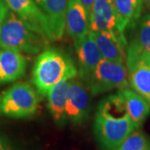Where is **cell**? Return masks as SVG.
I'll use <instances>...</instances> for the list:
<instances>
[{
    "label": "cell",
    "mask_w": 150,
    "mask_h": 150,
    "mask_svg": "<svg viewBox=\"0 0 150 150\" xmlns=\"http://www.w3.org/2000/svg\"><path fill=\"white\" fill-rule=\"evenodd\" d=\"M80 1L83 3V4L85 6L86 8L88 9V13H89V10H90V8H91L92 5L93 4V3H94L96 0H80Z\"/></svg>",
    "instance_id": "7402d4cb"
},
{
    "label": "cell",
    "mask_w": 150,
    "mask_h": 150,
    "mask_svg": "<svg viewBox=\"0 0 150 150\" xmlns=\"http://www.w3.org/2000/svg\"><path fill=\"white\" fill-rule=\"evenodd\" d=\"M5 2L8 8L32 29L48 38V19L35 0H5Z\"/></svg>",
    "instance_id": "ba28073f"
},
{
    "label": "cell",
    "mask_w": 150,
    "mask_h": 150,
    "mask_svg": "<svg viewBox=\"0 0 150 150\" xmlns=\"http://www.w3.org/2000/svg\"><path fill=\"white\" fill-rule=\"evenodd\" d=\"M38 93L27 83H17L7 89L1 98V111L13 118H27L38 109Z\"/></svg>",
    "instance_id": "277c9868"
},
{
    "label": "cell",
    "mask_w": 150,
    "mask_h": 150,
    "mask_svg": "<svg viewBox=\"0 0 150 150\" xmlns=\"http://www.w3.org/2000/svg\"><path fill=\"white\" fill-rule=\"evenodd\" d=\"M89 33L94 39L103 59L124 64L128 45L125 35L118 31L93 32L89 30Z\"/></svg>",
    "instance_id": "30bf717a"
},
{
    "label": "cell",
    "mask_w": 150,
    "mask_h": 150,
    "mask_svg": "<svg viewBox=\"0 0 150 150\" xmlns=\"http://www.w3.org/2000/svg\"><path fill=\"white\" fill-rule=\"evenodd\" d=\"M134 28H136L134 39L150 54V14L140 18Z\"/></svg>",
    "instance_id": "d6986e66"
},
{
    "label": "cell",
    "mask_w": 150,
    "mask_h": 150,
    "mask_svg": "<svg viewBox=\"0 0 150 150\" xmlns=\"http://www.w3.org/2000/svg\"><path fill=\"white\" fill-rule=\"evenodd\" d=\"M48 23L50 42L61 39L65 31V15L69 0H35Z\"/></svg>",
    "instance_id": "8fae6325"
},
{
    "label": "cell",
    "mask_w": 150,
    "mask_h": 150,
    "mask_svg": "<svg viewBox=\"0 0 150 150\" xmlns=\"http://www.w3.org/2000/svg\"><path fill=\"white\" fill-rule=\"evenodd\" d=\"M0 150H17L15 146L7 136L0 134Z\"/></svg>",
    "instance_id": "ffe728a7"
},
{
    "label": "cell",
    "mask_w": 150,
    "mask_h": 150,
    "mask_svg": "<svg viewBox=\"0 0 150 150\" xmlns=\"http://www.w3.org/2000/svg\"><path fill=\"white\" fill-rule=\"evenodd\" d=\"M126 65L130 85L150 105V54L134 38L127 45Z\"/></svg>",
    "instance_id": "5b68a950"
},
{
    "label": "cell",
    "mask_w": 150,
    "mask_h": 150,
    "mask_svg": "<svg viewBox=\"0 0 150 150\" xmlns=\"http://www.w3.org/2000/svg\"><path fill=\"white\" fill-rule=\"evenodd\" d=\"M91 93L83 81L72 79L67 94L66 117L73 124L86 121L91 111Z\"/></svg>",
    "instance_id": "52a82bcc"
},
{
    "label": "cell",
    "mask_w": 150,
    "mask_h": 150,
    "mask_svg": "<svg viewBox=\"0 0 150 150\" xmlns=\"http://www.w3.org/2000/svg\"><path fill=\"white\" fill-rule=\"evenodd\" d=\"M79 74L73 59L63 49L44 48L40 52L33 69L32 81L39 94L47 97L49 90L65 79H72Z\"/></svg>",
    "instance_id": "7a4b0ae2"
},
{
    "label": "cell",
    "mask_w": 150,
    "mask_h": 150,
    "mask_svg": "<svg viewBox=\"0 0 150 150\" xmlns=\"http://www.w3.org/2000/svg\"><path fill=\"white\" fill-rule=\"evenodd\" d=\"M85 85L92 95L129 88L128 70L123 63L102 59Z\"/></svg>",
    "instance_id": "8992f818"
},
{
    "label": "cell",
    "mask_w": 150,
    "mask_h": 150,
    "mask_svg": "<svg viewBox=\"0 0 150 150\" xmlns=\"http://www.w3.org/2000/svg\"><path fill=\"white\" fill-rule=\"evenodd\" d=\"M117 16L118 31L123 35L127 28H134L139 20L143 0H112Z\"/></svg>",
    "instance_id": "9a60e30c"
},
{
    "label": "cell",
    "mask_w": 150,
    "mask_h": 150,
    "mask_svg": "<svg viewBox=\"0 0 150 150\" xmlns=\"http://www.w3.org/2000/svg\"><path fill=\"white\" fill-rule=\"evenodd\" d=\"M118 93L123 97L128 113L135 128L139 129L149 115V103L137 92L129 88L119 89Z\"/></svg>",
    "instance_id": "e0dca14e"
},
{
    "label": "cell",
    "mask_w": 150,
    "mask_h": 150,
    "mask_svg": "<svg viewBox=\"0 0 150 150\" xmlns=\"http://www.w3.org/2000/svg\"><path fill=\"white\" fill-rule=\"evenodd\" d=\"M136 128L129 117L123 97L118 93L103 98L97 108L93 133L103 150L117 148Z\"/></svg>",
    "instance_id": "6da1fadb"
},
{
    "label": "cell",
    "mask_w": 150,
    "mask_h": 150,
    "mask_svg": "<svg viewBox=\"0 0 150 150\" xmlns=\"http://www.w3.org/2000/svg\"><path fill=\"white\" fill-rule=\"evenodd\" d=\"M49 39L34 31L10 9L0 30V48L21 54H37L48 47Z\"/></svg>",
    "instance_id": "3957f363"
},
{
    "label": "cell",
    "mask_w": 150,
    "mask_h": 150,
    "mask_svg": "<svg viewBox=\"0 0 150 150\" xmlns=\"http://www.w3.org/2000/svg\"><path fill=\"white\" fill-rule=\"evenodd\" d=\"M65 29L74 41L89 32V13L80 0H69L65 15Z\"/></svg>",
    "instance_id": "4fadbf2b"
},
{
    "label": "cell",
    "mask_w": 150,
    "mask_h": 150,
    "mask_svg": "<svg viewBox=\"0 0 150 150\" xmlns=\"http://www.w3.org/2000/svg\"><path fill=\"white\" fill-rule=\"evenodd\" d=\"M70 79H65L54 85L48 93V108L55 123L62 127L67 122L66 103Z\"/></svg>",
    "instance_id": "2e32d148"
},
{
    "label": "cell",
    "mask_w": 150,
    "mask_h": 150,
    "mask_svg": "<svg viewBox=\"0 0 150 150\" xmlns=\"http://www.w3.org/2000/svg\"><path fill=\"white\" fill-rule=\"evenodd\" d=\"M0 110H1V98H0Z\"/></svg>",
    "instance_id": "cb8c5ba5"
},
{
    "label": "cell",
    "mask_w": 150,
    "mask_h": 150,
    "mask_svg": "<svg viewBox=\"0 0 150 150\" xmlns=\"http://www.w3.org/2000/svg\"><path fill=\"white\" fill-rule=\"evenodd\" d=\"M89 30L93 32L118 31L112 0H96L93 3L89 10Z\"/></svg>",
    "instance_id": "7c38bea8"
},
{
    "label": "cell",
    "mask_w": 150,
    "mask_h": 150,
    "mask_svg": "<svg viewBox=\"0 0 150 150\" xmlns=\"http://www.w3.org/2000/svg\"><path fill=\"white\" fill-rule=\"evenodd\" d=\"M113 150H150V139L136 129Z\"/></svg>",
    "instance_id": "ac0fdd59"
},
{
    "label": "cell",
    "mask_w": 150,
    "mask_h": 150,
    "mask_svg": "<svg viewBox=\"0 0 150 150\" xmlns=\"http://www.w3.org/2000/svg\"><path fill=\"white\" fill-rule=\"evenodd\" d=\"M143 3L147 7V8L150 11V0H143Z\"/></svg>",
    "instance_id": "603a6c76"
},
{
    "label": "cell",
    "mask_w": 150,
    "mask_h": 150,
    "mask_svg": "<svg viewBox=\"0 0 150 150\" xmlns=\"http://www.w3.org/2000/svg\"><path fill=\"white\" fill-rule=\"evenodd\" d=\"M8 10H9V8L6 4L5 0H0V30H1V26H2L3 21L7 15Z\"/></svg>",
    "instance_id": "44dd1931"
},
{
    "label": "cell",
    "mask_w": 150,
    "mask_h": 150,
    "mask_svg": "<svg viewBox=\"0 0 150 150\" xmlns=\"http://www.w3.org/2000/svg\"><path fill=\"white\" fill-rule=\"evenodd\" d=\"M27 59L14 50L0 48V85L14 82L24 75Z\"/></svg>",
    "instance_id": "5bb4252c"
},
{
    "label": "cell",
    "mask_w": 150,
    "mask_h": 150,
    "mask_svg": "<svg viewBox=\"0 0 150 150\" xmlns=\"http://www.w3.org/2000/svg\"><path fill=\"white\" fill-rule=\"evenodd\" d=\"M74 47L79 66V74L86 83L102 60V55L89 32L85 36L74 40Z\"/></svg>",
    "instance_id": "9c48e42d"
}]
</instances>
